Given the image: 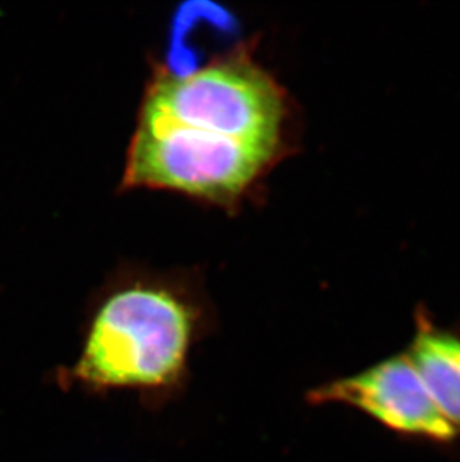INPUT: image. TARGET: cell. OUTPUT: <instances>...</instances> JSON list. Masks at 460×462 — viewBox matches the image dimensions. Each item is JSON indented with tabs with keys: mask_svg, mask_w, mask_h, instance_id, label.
Returning a JSON list of instances; mask_svg holds the SVG:
<instances>
[{
	"mask_svg": "<svg viewBox=\"0 0 460 462\" xmlns=\"http://www.w3.org/2000/svg\"><path fill=\"white\" fill-rule=\"evenodd\" d=\"M287 116L281 86L236 52L187 74L157 75L135 131L202 163L253 166L281 154Z\"/></svg>",
	"mask_w": 460,
	"mask_h": 462,
	"instance_id": "2",
	"label": "cell"
},
{
	"mask_svg": "<svg viewBox=\"0 0 460 462\" xmlns=\"http://www.w3.org/2000/svg\"><path fill=\"white\" fill-rule=\"evenodd\" d=\"M308 402L356 407L395 431L434 440H452L457 434L439 413L407 355L320 384L308 393Z\"/></svg>",
	"mask_w": 460,
	"mask_h": 462,
	"instance_id": "3",
	"label": "cell"
},
{
	"mask_svg": "<svg viewBox=\"0 0 460 462\" xmlns=\"http://www.w3.org/2000/svg\"><path fill=\"white\" fill-rule=\"evenodd\" d=\"M407 358L439 413L460 430V338L423 319Z\"/></svg>",
	"mask_w": 460,
	"mask_h": 462,
	"instance_id": "4",
	"label": "cell"
},
{
	"mask_svg": "<svg viewBox=\"0 0 460 462\" xmlns=\"http://www.w3.org/2000/svg\"><path fill=\"white\" fill-rule=\"evenodd\" d=\"M204 309L179 289L132 283L105 295L84 328L78 356L59 383L93 397L133 393L145 409L177 402L207 332Z\"/></svg>",
	"mask_w": 460,
	"mask_h": 462,
	"instance_id": "1",
	"label": "cell"
}]
</instances>
